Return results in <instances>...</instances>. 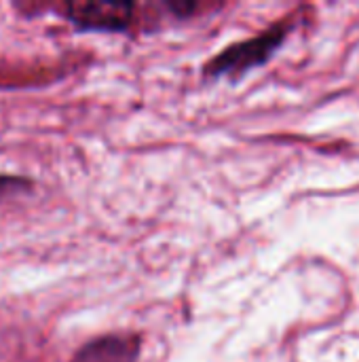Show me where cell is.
Listing matches in <instances>:
<instances>
[{"label": "cell", "instance_id": "1", "mask_svg": "<svg viewBox=\"0 0 359 362\" xmlns=\"http://www.w3.org/2000/svg\"><path fill=\"white\" fill-rule=\"evenodd\" d=\"M63 17L80 32H121L133 17V2L72 0L63 4Z\"/></svg>", "mask_w": 359, "mask_h": 362}, {"label": "cell", "instance_id": "2", "mask_svg": "<svg viewBox=\"0 0 359 362\" xmlns=\"http://www.w3.org/2000/svg\"><path fill=\"white\" fill-rule=\"evenodd\" d=\"M284 38H286V28L277 25L256 38L233 45L207 64V74L220 76V74L245 72V70L267 62L273 55V51L284 42Z\"/></svg>", "mask_w": 359, "mask_h": 362}, {"label": "cell", "instance_id": "3", "mask_svg": "<svg viewBox=\"0 0 359 362\" xmlns=\"http://www.w3.org/2000/svg\"><path fill=\"white\" fill-rule=\"evenodd\" d=\"M140 339L131 335H104L87 341L70 362H135Z\"/></svg>", "mask_w": 359, "mask_h": 362}, {"label": "cell", "instance_id": "4", "mask_svg": "<svg viewBox=\"0 0 359 362\" xmlns=\"http://www.w3.org/2000/svg\"><path fill=\"white\" fill-rule=\"evenodd\" d=\"M34 193V180L23 174H0V202Z\"/></svg>", "mask_w": 359, "mask_h": 362}]
</instances>
